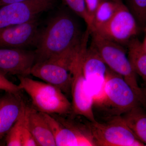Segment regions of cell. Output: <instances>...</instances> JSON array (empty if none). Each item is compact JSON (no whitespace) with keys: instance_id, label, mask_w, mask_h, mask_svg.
<instances>
[{"instance_id":"6da1fadb","label":"cell","mask_w":146,"mask_h":146,"mask_svg":"<svg viewBox=\"0 0 146 146\" xmlns=\"http://www.w3.org/2000/svg\"><path fill=\"white\" fill-rule=\"evenodd\" d=\"M85 35L70 15L57 14L40 31L34 50L35 63L72 52L81 44Z\"/></svg>"},{"instance_id":"7a4b0ae2","label":"cell","mask_w":146,"mask_h":146,"mask_svg":"<svg viewBox=\"0 0 146 146\" xmlns=\"http://www.w3.org/2000/svg\"><path fill=\"white\" fill-rule=\"evenodd\" d=\"M17 76L19 86L28 94L33 104L39 112L61 116L72 112V103L59 88L28 76Z\"/></svg>"},{"instance_id":"3957f363","label":"cell","mask_w":146,"mask_h":146,"mask_svg":"<svg viewBox=\"0 0 146 146\" xmlns=\"http://www.w3.org/2000/svg\"><path fill=\"white\" fill-rule=\"evenodd\" d=\"M91 45L99 53L108 68L117 73L129 84L141 103L146 99L138 84L136 74L133 70L123 46L108 40L96 32H92Z\"/></svg>"},{"instance_id":"277c9868","label":"cell","mask_w":146,"mask_h":146,"mask_svg":"<svg viewBox=\"0 0 146 146\" xmlns=\"http://www.w3.org/2000/svg\"><path fill=\"white\" fill-rule=\"evenodd\" d=\"M89 35V33H86L83 42L75 51L71 58V103L72 111L75 115L83 116L89 121L94 122L96 121L93 111L94 100L87 88L83 70L84 56Z\"/></svg>"},{"instance_id":"5b68a950","label":"cell","mask_w":146,"mask_h":146,"mask_svg":"<svg viewBox=\"0 0 146 146\" xmlns=\"http://www.w3.org/2000/svg\"><path fill=\"white\" fill-rule=\"evenodd\" d=\"M102 106L109 108L117 115H123L142 103L129 84L117 73L108 68Z\"/></svg>"},{"instance_id":"8992f818","label":"cell","mask_w":146,"mask_h":146,"mask_svg":"<svg viewBox=\"0 0 146 146\" xmlns=\"http://www.w3.org/2000/svg\"><path fill=\"white\" fill-rule=\"evenodd\" d=\"M98 146H143L121 115L106 123L90 122L88 124Z\"/></svg>"},{"instance_id":"52a82bcc","label":"cell","mask_w":146,"mask_h":146,"mask_svg":"<svg viewBox=\"0 0 146 146\" xmlns=\"http://www.w3.org/2000/svg\"><path fill=\"white\" fill-rule=\"evenodd\" d=\"M43 114L52 131L56 146H96L88 125L78 123L61 115Z\"/></svg>"},{"instance_id":"ba28073f","label":"cell","mask_w":146,"mask_h":146,"mask_svg":"<svg viewBox=\"0 0 146 146\" xmlns=\"http://www.w3.org/2000/svg\"><path fill=\"white\" fill-rule=\"evenodd\" d=\"M74 51L36 62L32 68L31 74L56 86L63 93H71L72 75L70 65Z\"/></svg>"},{"instance_id":"9c48e42d","label":"cell","mask_w":146,"mask_h":146,"mask_svg":"<svg viewBox=\"0 0 146 146\" xmlns=\"http://www.w3.org/2000/svg\"><path fill=\"white\" fill-rule=\"evenodd\" d=\"M56 0H25L0 7V29L25 23L52 9Z\"/></svg>"},{"instance_id":"30bf717a","label":"cell","mask_w":146,"mask_h":146,"mask_svg":"<svg viewBox=\"0 0 146 146\" xmlns=\"http://www.w3.org/2000/svg\"><path fill=\"white\" fill-rule=\"evenodd\" d=\"M139 27L128 7L121 1L115 15L96 32L103 37L123 46L138 34Z\"/></svg>"},{"instance_id":"8fae6325","label":"cell","mask_w":146,"mask_h":146,"mask_svg":"<svg viewBox=\"0 0 146 146\" xmlns=\"http://www.w3.org/2000/svg\"><path fill=\"white\" fill-rule=\"evenodd\" d=\"M108 68L96 49L91 44L87 47L84 56V74L94 104L100 106L104 101L105 82Z\"/></svg>"},{"instance_id":"7c38bea8","label":"cell","mask_w":146,"mask_h":146,"mask_svg":"<svg viewBox=\"0 0 146 146\" xmlns=\"http://www.w3.org/2000/svg\"><path fill=\"white\" fill-rule=\"evenodd\" d=\"M40 31L37 18L25 23L0 29V48L35 47Z\"/></svg>"},{"instance_id":"4fadbf2b","label":"cell","mask_w":146,"mask_h":146,"mask_svg":"<svg viewBox=\"0 0 146 146\" xmlns=\"http://www.w3.org/2000/svg\"><path fill=\"white\" fill-rule=\"evenodd\" d=\"M36 60L35 51L0 48V71L5 74L27 76Z\"/></svg>"},{"instance_id":"5bb4252c","label":"cell","mask_w":146,"mask_h":146,"mask_svg":"<svg viewBox=\"0 0 146 146\" xmlns=\"http://www.w3.org/2000/svg\"><path fill=\"white\" fill-rule=\"evenodd\" d=\"M26 106L19 94L6 92L0 98V141L6 136Z\"/></svg>"},{"instance_id":"9a60e30c","label":"cell","mask_w":146,"mask_h":146,"mask_svg":"<svg viewBox=\"0 0 146 146\" xmlns=\"http://www.w3.org/2000/svg\"><path fill=\"white\" fill-rule=\"evenodd\" d=\"M29 120L31 130L37 145L56 146L52 131L43 113L30 108Z\"/></svg>"},{"instance_id":"2e32d148","label":"cell","mask_w":146,"mask_h":146,"mask_svg":"<svg viewBox=\"0 0 146 146\" xmlns=\"http://www.w3.org/2000/svg\"><path fill=\"white\" fill-rule=\"evenodd\" d=\"M127 55L133 70L146 84V49L136 36L126 45Z\"/></svg>"},{"instance_id":"e0dca14e","label":"cell","mask_w":146,"mask_h":146,"mask_svg":"<svg viewBox=\"0 0 146 146\" xmlns=\"http://www.w3.org/2000/svg\"><path fill=\"white\" fill-rule=\"evenodd\" d=\"M123 115V119L134 135L146 146V112L139 106Z\"/></svg>"},{"instance_id":"ac0fdd59","label":"cell","mask_w":146,"mask_h":146,"mask_svg":"<svg viewBox=\"0 0 146 146\" xmlns=\"http://www.w3.org/2000/svg\"><path fill=\"white\" fill-rule=\"evenodd\" d=\"M121 1H101L94 14L90 33L104 26L110 21L116 13Z\"/></svg>"},{"instance_id":"d6986e66","label":"cell","mask_w":146,"mask_h":146,"mask_svg":"<svg viewBox=\"0 0 146 146\" xmlns=\"http://www.w3.org/2000/svg\"><path fill=\"white\" fill-rule=\"evenodd\" d=\"M28 107V106H26L20 117L6 136L5 141L7 146H23L22 137L23 130Z\"/></svg>"},{"instance_id":"ffe728a7","label":"cell","mask_w":146,"mask_h":146,"mask_svg":"<svg viewBox=\"0 0 146 146\" xmlns=\"http://www.w3.org/2000/svg\"><path fill=\"white\" fill-rule=\"evenodd\" d=\"M129 9L136 19L139 28L146 26V0H129Z\"/></svg>"},{"instance_id":"44dd1931","label":"cell","mask_w":146,"mask_h":146,"mask_svg":"<svg viewBox=\"0 0 146 146\" xmlns=\"http://www.w3.org/2000/svg\"><path fill=\"white\" fill-rule=\"evenodd\" d=\"M65 5L85 22L87 29L91 31L92 24L84 0H62Z\"/></svg>"},{"instance_id":"7402d4cb","label":"cell","mask_w":146,"mask_h":146,"mask_svg":"<svg viewBox=\"0 0 146 146\" xmlns=\"http://www.w3.org/2000/svg\"><path fill=\"white\" fill-rule=\"evenodd\" d=\"M30 107H28L26 117L24 123L23 130V137H22V143L23 146H36V143L35 139L33 135L29 124V113Z\"/></svg>"},{"instance_id":"603a6c76","label":"cell","mask_w":146,"mask_h":146,"mask_svg":"<svg viewBox=\"0 0 146 146\" xmlns=\"http://www.w3.org/2000/svg\"><path fill=\"white\" fill-rule=\"evenodd\" d=\"M5 75L0 71V90L6 93L19 94L22 89L19 85L14 84L9 80L5 76Z\"/></svg>"},{"instance_id":"cb8c5ba5","label":"cell","mask_w":146,"mask_h":146,"mask_svg":"<svg viewBox=\"0 0 146 146\" xmlns=\"http://www.w3.org/2000/svg\"><path fill=\"white\" fill-rule=\"evenodd\" d=\"M101 1V0H84L87 12L91 19L92 26L94 14Z\"/></svg>"},{"instance_id":"d4e9b609","label":"cell","mask_w":146,"mask_h":146,"mask_svg":"<svg viewBox=\"0 0 146 146\" xmlns=\"http://www.w3.org/2000/svg\"><path fill=\"white\" fill-rule=\"evenodd\" d=\"M25 0H0V7L7 5L20 2Z\"/></svg>"},{"instance_id":"484cf974","label":"cell","mask_w":146,"mask_h":146,"mask_svg":"<svg viewBox=\"0 0 146 146\" xmlns=\"http://www.w3.org/2000/svg\"><path fill=\"white\" fill-rule=\"evenodd\" d=\"M144 31H145V38H144L143 41L142 42L143 43V45L144 47H145V48L146 49V26L144 28Z\"/></svg>"},{"instance_id":"4316f807","label":"cell","mask_w":146,"mask_h":146,"mask_svg":"<svg viewBox=\"0 0 146 146\" xmlns=\"http://www.w3.org/2000/svg\"><path fill=\"white\" fill-rule=\"evenodd\" d=\"M143 92L144 95H145V97L146 99V87L145 88V89L143 90Z\"/></svg>"}]
</instances>
